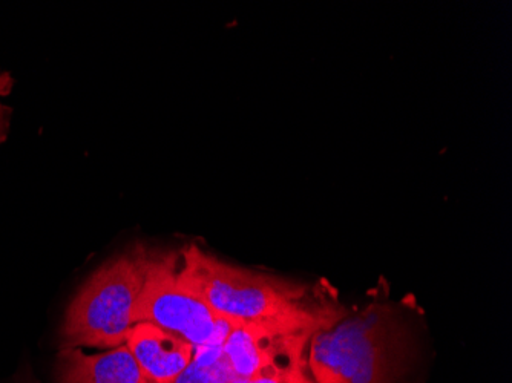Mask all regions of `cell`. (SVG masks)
Masks as SVG:
<instances>
[{"label": "cell", "mask_w": 512, "mask_h": 383, "mask_svg": "<svg viewBox=\"0 0 512 383\" xmlns=\"http://www.w3.org/2000/svg\"><path fill=\"white\" fill-rule=\"evenodd\" d=\"M134 322L165 328L197 348L223 345L234 328L184 287L177 256L172 253H149L145 282L135 304Z\"/></svg>", "instance_id": "5"}, {"label": "cell", "mask_w": 512, "mask_h": 383, "mask_svg": "<svg viewBox=\"0 0 512 383\" xmlns=\"http://www.w3.org/2000/svg\"><path fill=\"white\" fill-rule=\"evenodd\" d=\"M180 279L215 315L237 327L306 307L307 285L221 261L198 246L181 255Z\"/></svg>", "instance_id": "1"}, {"label": "cell", "mask_w": 512, "mask_h": 383, "mask_svg": "<svg viewBox=\"0 0 512 383\" xmlns=\"http://www.w3.org/2000/svg\"><path fill=\"white\" fill-rule=\"evenodd\" d=\"M126 347L142 371L143 379L168 383L191 364L197 347L186 339L148 322L134 325Z\"/></svg>", "instance_id": "6"}, {"label": "cell", "mask_w": 512, "mask_h": 383, "mask_svg": "<svg viewBox=\"0 0 512 383\" xmlns=\"http://www.w3.org/2000/svg\"><path fill=\"white\" fill-rule=\"evenodd\" d=\"M143 374L125 345L86 354L82 348H62L57 383H142Z\"/></svg>", "instance_id": "7"}, {"label": "cell", "mask_w": 512, "mask_h": 383, "mask_svg": "<svg viewBox=\"0 0 512 383\" xmlns=\"http://www.w3.org/2000/svg\"><path fill=\"white\" fill-rule=\"evenodd\" d=\"M148 258V250L137 247L109 259L86 279L66 308L62 348L106 351L126 344Z\"/></svg>", "instance_id": "2"}, {"label": "cell", "mask_w": 512, "mask_h": 383, "mask_svg": "<svg viewBox=\"0 0 512 383\" xmlns=\"http://www.w3.org/2000/svg\"><path fill=\"white\" fill-rule=\"evenodd\" d=\"M234 383H316L310 373L309 364L287 370L272 371V373L258 374V376L235 377Z\"/></svg>", "instance_id": "9"}, {"label": "cell", "mask_w": 512, "mask_h": 383, "mask_svg": "<svg viewBox=\"0 0 512 383\" xmlns=\"http://www.w3.org/2000/svg\"><path fill=\"white\" fill-rule=\"evenodd\" d=\"M347 315L345 308L315 299L289 315L237 325L227 334L223 351L241 379L306 365L313 336Z\"/></svg>", "instance_id": "4"}, {"label": "cell", "mask_w": 512, "mask_h": 383, "mask_svg": "<svg viewBox=\"0 0 512 383\" xmlns=\"http://www.w3.org/2000/svg\"><path fill=\"white\" fill-rule=\"evenodd\" d=\"M391 341L393 311L371 304L313 336L310 373L316 383H391Z\"/></svg>", "instance_id": "3"}, {"label": "cell", "mask_w": 512, "mask_h": 383, "mask_svg": "<svg viewBox=\"0 0 512 383\" xmlns=\"http://www.w3.org/2000/svg\"><path fill=\"white\" fill-rule=\"evenodd\" d=\"M235 373L223 345L198 347L191 364L168 383H234ZM142 383H152L143 379Z\"/></svg>", "instance_id": "8"}, {"label": "cell", "mask_w": 512, "mask_h": 383, "mask_svg": "<svg viewBox=\"0 0 512 383\" xmlns=\"http://www.w3.org/2000/svg\"><path fill=\"white\" fill-rule=\"evenodd\" d=\"M11 109L0 102V143L7 137L8 128H10Z\"/></svg>", "instance_id": "10"}]
</instances>
